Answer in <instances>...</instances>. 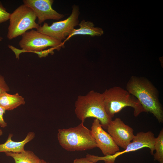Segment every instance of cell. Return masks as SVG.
Listing matches in <instances>:
<instances>
[{
	"instance_id": "1",
	"label": "cell",
	"mask_w": 163,
	"mask_h": 163,
	"mask_svg": "<svg viewBox=\"0 0 163 163\" xmlns=\"http://www.w3.org/2000/svg\"><path fill=\"white\" fill-rule=\"evenodd\" d=\"M126 90L136 97L146 112L152 114L159 123L163 122V110L155 86L147 78L132 76L126 84Z\"/></svg>"
},
{
	"instance_id": "2",
	"label": "cell",
	"mask_w": 163,
	"mask_h": 163,
	"mask_svg": "<svg viewBox=\"0 0 163 163\" xmlns=\"http://www.w3.org/2000/svg\"><path fill=\"white\" fill-rule=\"evenodd\" d=\"M75 106V114L82 122L87 118H94L99 120L103 128L107 129L112 120L105 111L102 93L92 90L85 95H79Z\"/></svg>"
},
{
	"instance_id": "3",
	"label": "cell",
	"mask_w": 163,
	"mask_h": 163,
	"mask_svg": "<svg viewBox=\"0 0 163 163\" xmlns=\"http://www.w3.org/2000/svg\"><path fill=\"white\" fill-rule=\"evenodd\" d=\"M60 145L68 151H82L97 147L91 130L82 122L77 126L58 130Z\"/></svg>"
},
{
	"instance_id": "4",
	"label": "cell",
	"mask_w": 163,
	"mask_h": 163,
	"mask_svg": "<svg viewBox=\"0 0 163 163\" xmlns=\"http://www.w3.org/2000/svg\"><path fill=\"white\" fill-rule=\"evenodd\" d=\"M102 94L105 111L111 119L115 114L127 107L134 109L133 114L135 117L142 112H146L136 97L120 86H115L106 89Z\"/></svg>"
},
{
	"instance_id": "5",
	"label": "cell",
	"mask_w": 163,
	"mask_h": 163,
	"mask_svg": "<svg viewBox=\"0 0 163 163\" xmlns=\"http://www.w3.org/2000/svg\"><path fill=\"white\" fill-rule=\"evenodd\" d=\"M36 15L33 11L24 4L11 14L7 37L10 40L22 35L28 30L38 28L35 22Z\"/></svg>"
},
{
	"instance_id": "6",
	"label": "cell",
	"mask_w": 163,
	"mask_h": 163,
	"mask_svg": "<svg viewBox=\"0 0 163 163\" xmlns=\"http://www.w3.org/2000/svg\"><path fill=\"white\" fill-rule=\"evenodd\" d=\"M19 44L22 50H19V51H13L15 54L19 52L15 55L17 58H19V54L22 52H32L37 54L38 52L42 51L48 47L58 51L64 47L62 42L34 30L22 34Z\"/></svg>"
},
{
	"instance_id": "7",
	"label": "cell",
	"mask_w": 163,
	"mask_h": 163,
	"mask_svg": "<svg viewBox=\"0 0 163 163\" xmlns=\"http://www.w3.org/2000/svg\"><path fill=\"white\" fill-rule=\"evenodd\" d=\"M155 138L152 132H139L137 133L124 150L118 152L111 155L100 157L88 154L86 158L89 161L97 162L99 161H103L105 163H115L116 158L120 155L127 152L135 151L143 148H148L150 150V153L154 155V145Z\"/></svg>"
},
{
	"instance_id": "8",
	"label": "cell",
	"mask_w": 163,
	"mask_h": 163,
	"mask_svg": "<svg viewBox=\"0 0 163 163\" xmlns=\"http://www.w3.org/2000/svg\"><path fill=\"white\" fill-rule=\"evenodd\" d=\"M79 9L78 6L74 5L71 14L67 18L53 22L50 25L45 22L42 26H39L37 30L62 42L69 36L74 27L78 24Z\"/></svg>"
},
{
	"instance_id": "9",
	"label": "cell",
	"mask_w": 163,
	"mask_h": 163,
	"mask_svg": "<svg viewBox=\"0 0 163 163\" xmlns=\"http://www.w3.org/2000/svg\"><path fill=\"white\" fill-rule=\"evenodd\" d=\"M107 129L116 144L124 149L131 142L135 136L133 129L119 118L112 120Z\"/></svg>"
},
{
	"instance_id": "10",
	"label": "cell",
	"mask_w": 163,
	"mask_h": 163,
	"mask_svg": "<svg viewBox=\"0 0 163 163\" xmlns=\"http://www.w3.org/2000/svg\"><path fill=\"white\" fill-rule=\"evenodd\" d=\"M91 131L97 147L100 149L104 156L113 155L119 151V147L110 134L103 129L97 119L94 120Z\"/></svg>"
},
{
	"instance_id": "11",
	"label": "cell",
	"mask_w": 163,
	"mask_h": 163,
	"mask_svg": "<svg viewBox=\"0 0 163 163\" xmlns=\"http://www.w3.org/2000/svg\"><path fill=\"white\" fill-rule=\"evenodd\" d=\"M23 2L34 12L39 24L48 19L59 20L65 16L53 8V0H24Z\"/></svg>"
},
{
	"instance_id": "12",
	"label": "cell",
	"mask_w": 163,
	"mask_h": 163,
	"mask_svg": "<svg viewBox=\"0 0 163 163\" xmlns=\"http://www.w3.org/2000/svg\"><path fill=\"white\" fill-rule=\"evenodd\" d=\"M13 135L12 134H9L6 141L3 144H0V152L20 153L24 152L25 145L34 138L35 133L33 132H29L23 140L18 142L12 140Z\"/></svg>"
},
{
	"instance_id": "13",
	"label": "cell",
	"mask_w": 163,
	"mask_h": 163,
	"mask_svg": "<svg viewBox=\"0 0 163 163\" xmlns=\"http://www.w3.org/2000/svg\"><path fill=\"white\" fill-rule=\"evenodd\" d=\"M25 103L24 98L18 93L14 94L7 92L0 93V106L6 110H12Z\"/></svg>"
},
{
	"instance_id": "14",
	"label": "cell",
	"mask_w": 163,
	"mask_h": 163,
	"mask_svg": "<svg viewBox=\"0 0 163 163\" xmlns=\"http://www.w3.org/2000/svg\"><path fill=\"white\" fill-rule=\"evenodd\" d=\"M80 28L74 29L68 37L67 39L72 37L78 35H88L91 36H101L104 34V31L101 28L94 27L93 22L82 20L79 23Z\"/></svg>"
},
{
	"instance_id": "15",
	"label": "cell",
	"mask_w": 163,
	"mask_h": 163,
	"mask_svg": "<svg viewBox=\"0 0 163 163\" xmlns=\"http://www.w3.org/2000/svg\"><path fill=\"white\" fill-rule=\"evenodd\" d=\"M8 156L12 158L15 163H49L43 159L40 158L34 152L25 150L20 153L6 152Z\"/></svg>"
},
{
	"instance_id": "16",
	"label": "cell",
	"mask_w": 163,
	"mask_h": 163,
	"mask_svg": "<svg viewBox=\"0 0 163 163\" xmlns=\"http://www.w3.org/2000/svg\"><path fill=\"white\" fill-rule=\"evenodd\" d=\"M156 152L153 155L154 159L160 163H163V129L160 132L158 136L155 138L154 145Z\"/></svg>"
},
{
	"instance_id": "17",
	"label": "cell",
	"mask_w": 163,
	"mask_h": 163,
	"mask_svg": "<svg viewBox=\"0 0 163 163\" xmlns=\"http://www.w3.org/2000/svg\"><path fill=\"white\" fill-rule=\"evenodd\" d=\"M11 14L7 11L1 2L0 1V23L9 20Z\"/></svg>"
},
{
	"instance_id": "18",
	"label": "cell",
	"mask_w": 163,
	"mask_h": 163,
	"mask_svg": "<svg viewBox=\"0 0 163 163\" xmlns=\"http://www.w3.org/2000/svg\"><path fill=\"white\" fill-rule=\"evenodd\" d=\"M9 90V88L7 84L4 77L0 74V93L4 92H8Z\"/></svg>"
},
{
	"instance_id": "19",
	"label": "cell",
	"mask_w": 163,
	"mask_h": 163,
	"mask_svg": "<svg viewBox=\"0 0 163 163\" xmlns=\"http://www.w3.org/2000/svg\"><path fill=\"white\" fill-rule=\"evenodd\" d=\"M5 110L0 106V126L5 128L7 126V123L4 119L3 115L5 112Z\"/></svg>"
},
{
	"instance_id": "20",
	"label": "cell",
	"mask_w": 163,
	"mask_h": 163,
	"mask_svg": "<svg viewBox=\"0 0 163 163\" xmlns=\"http://www.w3.org/2000/svg\"><path fill=\"white\" fill-rule=\"evenodd\" d=\"M73 163H98L88 160L86 158H76L75 159Z\"/></svg>"
},
{
	"instance_id": "21",
	"label": "cell",
	"mask_w": 163,
	"mask_h": 163,
	"mask_svg": "<svg viewBox=\"0 0 163 163\" xmlns=\"http://www.w3.org/2000/svg\"><path fill=\"white\" fill-rule=\"evenodd\" d=\"M3 134V132L2 130L0 128V136H2Z\"/></svg>"
},
{
	"instance_id": "22",
	"label": "cell",
	"mask_w": 163,
	"mask_h": 163,
	"mask_svg": "<svg viewBox=\"0 0 163 163\" xmlns=\"http://www.w3.org/2000/svg\"><path fill=\"white\" fill-rule=\"evenodd\" d=\"M2 38L0 36V43L2 40Z\"/></svg>"
}]
</instances>
